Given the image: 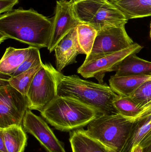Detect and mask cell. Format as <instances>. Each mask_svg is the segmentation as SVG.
<instances>
[{"mask_svg": "<svg viewBox=\"0 0 151 152\" xmlns=\"http://www.w3.org/2000/svg\"><path fill=\"white\" fill-rule=\"evenodd\" d=\"M52 20L33 9L12 10L0 15V43L13 39L40 49L48 47Z\"/></svg>", "mask_w": 151, "mask_h": 152, "instance_id": "obj_1", "label": "cell"}, {"mask_svg": "<svg viewBox=\"0 0 151 152\" xmlns=\"http://www.w3.org/2000/svg\"><path fill=\"white\" fill-rule=\"evenodd\" d=\"M52 70L56 82L57 96L74 98L101 114L118 113L113 105L118 95L110 86L83 80L76 75H64L53 66Z\"/></svg>", "mask_w": 151, "mask_h": 152, "instance_id": "obj_2", "label": "cell"}, {"mask_svg": "<svg viewBox=\"0 0 151 152\" xmlns=\"http://www.w3.org/2000/svg\"><path fill=\"white\" fill-rule=\"evenodd\" d=\"M40 114L49 124L62 132L82 128L102 115L76 99L59 96L49 103Z\"/></svg>", "mask_w": 151, "mask_h": 152, "instance_id": "obj_3", "label": "cell"}, {"mask_svg": "<svg viewBox=\"0 0 151 152\" xmlns=\"http://www.w3.org/2000/svg\"><path fill=\"white\" fill-rule=\"evenodd\" d=\"M134 121L120 113L98 116L87 125V134L101 143L110 152H120Z\"/></svg>", "mask_w": 151, "mask_h": 152, "instance_id": "obj_4", "label": "cell"}, {"mask_svg": "<svg viewBox=\"0 0 151 152\" xmlns=\"http://www.w3.org/2000/svg\"><path fill=\"white\" fill-rule=\"evenodd\" d=\"M72 4L74 13L80 23L97 31L125 26L129 20L113 4L103 0H86Z\"/></svg>", "mask_w": 151, "mask_h": 152, "instance_id": "obj_5", "label": "cell"}, {"mask_svg": "<svg viewBox=\"0 0 151 152\" xmlns=\"http://www.w3.org/2000/svg\"><path fill=\"white\" fill-rule=\"evenodd\" d=\"M28 99L6 80L0 79V129L23 126Z\"/></svg>", "mask_w": 151, "mask_h": 152, "instance_id": "obj_6", "label": "cell"}, {"mask_svg": "<svg viewBox=\"0 0 151 152\" xmlns=\"http://www.w3.org/2000/svg\"><path fill=\"white\" fill-rule=\"evenodd\" d=\"M52 67L50 63H43L35 76L27 95L29 110L40 112L57 96L56 82Z\"/></svg>", "mask_w": 151, "mask_h": 152, "instance_id": "obj_7", "label": "cell"}, {"mask_svg": "<svg viewBox=\"0 0 151 152\" xmlns=\"http://www.w3.org/2000/svg\"><path fill=\"white\" fill-rule=\"evenodd\" d=\"M128 35L125 26L109 28L98 32L91 53L84 63L120 51L134 43Z\"/></svg>", "mask_w": 151, "mask_h": 152, "instance_id": "obj_8", "label": "cell"}, {"mask_svg": "<svg viewBox=\"0 0 151 152\" xmlns=\"http://www.w3.org/2000/svg\"><path fill=\"white\" fill-rule=\"evenodd\" d=\"M142 48V46L134 42L120 51L84 62L78 69L77 73L85 78H95L99 83L103 84V78L106 73L115 71L117 67L126 57L138 53Z\"/></svg>", "mask_w": 151, "mask_h": 152, "instance_id": "obj_9", "label": "cell"}, {"mask_svg": "<svg viewBox=\"0 0 151 152\" xmlns=\"http://www.w3.org/2000/svg\"><path fill=\"white\" fill-rule=\"evenodd\" d=\"M50 39L48 50H55L59 43L81 23L74 13L72 4L67 0L56 1L55 15L52 20Z\"/></svg>", "mask_w": 151, "mask_h": 152, "instance_id": "obj_10", "label": "cell"}, {"mask_svg": "<svg viewBox=\"0 0 151 152\" xmlns=\"http://www.w3.org/2000/svg\"><path fill=\"white\" fill-rule=\"evenodd\" d=\"M25 131L33 136L47 152H66L64 144L46 121L28 110L23 121Z\"/></svg>", "mask_w": 151, "mask_h": 152, "instance_id": "obj_11", "label": "cell"}, {"mask_svg": "<svg viewBox=\"0 0 151 152\" xmlns=\"http://www.w3.org/2000/svg\"><path fill=\"white\" fill-rule=\"evenodd\" d=\"M56 69L61 72L65 67L76 63L78 54H82L77 40L76 28L66 35L54 50Z\"/></svg>", "mask_w": 151, "mask_h": 152, "instance_id": "obj_12", "label": "cell"}, {"mask_svg": "<svg viewBox=\"0 0 151 152\" xmlns=\"http://www.w3.org/2000/svg\"><path fill=\"white\" fill-rule=\"evenodd\" d=\"M151 80V74L129 75L112 76L109 80L110 86L118 95L129 96L141 85Z\"/></svg>", "mask_w": 151, "mask_h": 152, "instance_id": "obj_13", "label": "cell"}, {"mask_svg": "<svg viewBox=\"0 0 151 152\" xmlns=\"http://www.w3.org/2000/svg\"><path fill=\"white\" fill-rule=\"evenodd\" d=\"M32 46L24 49L9 47L0 61V75L1 79H6L27 58Z\"/></svg>", "mask_w": 151, "mask_h": 152, "instance_id": "obj_14", "label": "cell"}, {"mask_svg": "<svg viewBox=\"0 0 151 152\" xmlns=\"http://www.w3.org/2000/svg\"><path fill=\"white\" fill-rule=\"evenodd\" d=\"M69 141L72 152H110L101 143L87 134L82 128L70 132Z\"/></svg>", "mask_w": 151, "mask_h": 152, "instance_id": "obj_15", "label": "cell"}, {"mask_svg": "<svg viewBox=\"0 0 151 152\" xmlns=\"http://www.w3.org/2000/svg\"><path fill=\"white\" fill-rule=\"evenodd\" d=\"M8 152H24L27 143V136L23 126H13L0 129Z\"/></svg>", "mask_w": 151, "mask_h": 152, "instance_id": "obj_16", "label": "cell"}, {"mask_svg": "<svg viewBox=\"0 0 151 152\" xmlns=\"http://www.w3.org/2000/svg\"><path fill=\"white\" fill-rule=\"evenodd\" d=\"M112 3L128 20L151 16V0H121Z\"/></svg>", "mask_w": 151, "mask_h": 152, "instance_id": "obj_17", "label": "cell"}, {"mask_svg": "<svg viewBox=\"0 0 151 152\" xmlns=\"http://www.w3.org/2000/svg\"><path fill=\"white\" fill-rule=\"evenodd\" d=\"M115 72L118 76L151 74V62L139 58L136 54H131L117 67Z\"/></svg>", "mask_w": 151, "mask_h": 152, "instance_id": "obj_18", "label": "cell"}, {"mask_svg": "<svg viewBox=\"0 0 151 152\" xmlns=\"http://www.w3.org/2000/svg\"><path fill=\"white\" fill-rule=\"evenodd\" d=\"M151 131V114L134 121L130 133L120 152H130Z\"/></svg>", "mask_w": 151, "mask_h": 152, "instance_id": "obj_19", "label": "cell"}, {"mask_svg": "<svg viewBox=\"0 0 151 152\" xmlns=\"http://www.w3.org/2000/svg\"><path fill=\"white\" fill-rule=\"evenodd\" d=\"M77 40L82 54L88 56L92 50L98 31L93 27L80 23L76 27Z\"/></svg>", "mask_w": 151, "mask_h": 152, "instance_id": "obj_20", "label": "cell"}, {"mask_svg": "<svg viewBox=\"0 0 151 152\" xmlns=\"http://www.w3.org/2000/svg\"><path fill=\"white\" fill-rule=\"evenodd\" d=\"M43 64V63L18 75L3 80L7 81L12 87L17 89L22 94L27 96L31 83L36 73L41 68Z\"/></svg>", "mask_w": 151, "mask_h": 152, "instance_id": "obj_21", "label": "cell"}, {"mask_svg": "<svg viewBox=\"0 0 151 152\" xmlns=\"http://www.w3.org/2000/svg\"><path fill=\"white\" fill-rule=\"evenodd\" d=\"M113 105L118 113L134 121L142 111L141 108L129 96L118 95L113 101Z\"/></svg>", "mask_w": 151, "mask_h": 152, "instance_id": "obj_22", "label": "cell"}, {"mask_svg": "<svg viewBox=\"0 0 151 152\" xmlns=\"http://www.w3.org/2000/svg\"><path fill=\"white\" fill-rule=\"evenodd\" d=\"M42 63L40 54V49L33 47L30 51V54L27 58L18 68L17 69L9 76L8 78L2 80H7L11 77L18 75Z\"/></svg>", "mask_w": 151, "mask_h": 152, "instance_id": "obj_23", "label": "cell"}, {"mask_svg": "<svg viewBox=\"0 0 151 152\" xmlns=\"http://www.w3.org/2000/svg\"><path fill=\"white\" fill-rule=\"evenodd\" d=\"M129 96L141 108L150 102L151 80L141 85Z\"/></svg>", "mask_w": 151, "mask_h": 152, "instance_id": "obj_24", "label": "cell"}, {"mask_svg": "<svg viewBox=\"0 0 151 152\" xmlns=\"http://www.w3.org/2000/svg\"><path fill=\"white\" fill-rule=\"evenodd\" d=\"M18 3L19 0H0V14L11 11Z\"/></svg>", "mask_w": 151, "mask_h": 152, "instance_id": "obj_25", "label": "cell"}, {"mask_svg": "<svg viewBox=\"0 0 151 152\" xmlns=\"http://www.w3.org/2000/svg\"><path fill=\"white\" fill-rule=\"evenodd\" d=\"M139 144L143 148L151 145V131L144 138Z\"/></svg>", "mask_w": 151, "mask_h": 152, "instance_id": "obj_26", "label": "cell"}, {"mask_svg": "<svg viewBox=\"0 0 151 152\" xmlns=\"http://www.w3.org/2000/svg\"><path fill=\"white\" fill-rule=\"evenodd\" d=\"M0 152H8L2 136L0 134Z\"/></svg>", "mask_w": 151, "mask_h": 152, "instance_id": "obj_27", "label": "cell"}, {"mask_svg": "<svg viewBox=\"0 0 151 152\" xmlns=\"http://www.w3.org/2000/svg\"><path fill=\"white\" fill-rule=\"evenodd\" d=\"M130 152H143V148L140 144L135 145Z\"/></svg>", "mask_w": 151, "mask_h": 152, "instance_id": "obj_28", "label": "cell"}, {"mask_svg": "<svg viewBox=\"0 0 151 152\" xmlns=\"http://www.w3.org/2000/svg\"><path fill=\"white\" fill-rule=\"evenodd\" d=\"M143 152H151V145L143 148Z\"/></svg>", "mask_w": 151, "mask_h": 152, "instance_id": "obj_29", "label": "cell"}, {"mask_svg": "<svg viewBox=\"0 0 151 152\" xmlns=\"http://www.w3.org/2000/svg\"><path fill=\"white\" fill-rule=\"evenodd\" d=\"M86 1V0H70V2L72 4L74 3L77 2L81 1ZM103 1H110V0H103Z\"/></svg>", "mask_w": 151, "mask_h": 152, "instance_id": "obj_30", "label": "cell"}, {"mask_svg": "<svg viewBox=\"0 0 151 152\" xmlns=\"http://www.w3.org/2000/svg\"><path fill=\"white\" fill-rule=\"evenodd\" d=\"M121 1V0H110L109 1L111 3H113L115 2L119 1Z\"/></svg>", "mask_w": 151, "mask_h": 152, "instance_id": "obj_31", "label": "cell"}, {"mask_svg": "<svg viewBox=\"0 0 151 152\" xmlns=\"http://www.w3.org/2000/svg\"><path fill=\"white\" fill-rule=\"evenodd\" d=\"M150 38H151V23L150 24Z\"/></svg>", "mask_w": 151, "mask_h": 152, "instance_id": "obj_32", "label": "cell"}]
</instances>
